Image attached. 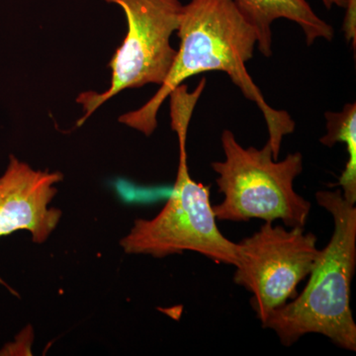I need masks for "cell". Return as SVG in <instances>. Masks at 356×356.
I'll return each mask as SVG.
<instances>
[{"label":"cell","mask_w":356,"mask_h":356,"mask_svg":"<svg viewBox=\"0 0 356 356\" xmlns=\"http://www.w3.org/2000/svg\"><path fill=\"white\" fill-rule=\"evenodd\" d=\"M177 34L175 62L159 89L144 105L119 117V123L151 137L158 128V114L170 93L189 77L222 72L261 110L268 131L274 159H280L283 139L294 132L295 122L286 111L271 107L248 72L257 37L254 27L234 0H191L184 4Z\"/></svg>","instance_id":"1"},{"label":"cell","mask_w":356,"mask_h":356,"mask_svg":"<svg viewBox=\"0 0 356 356\" xmlns=\"http://www.w3.org/2000/svg\"><path fill=\"white\" fill-rule=\"evenodd\" d=\"M316 200L334 220V233L322 250L305 289L262 323L281 344L292 346L307 334H322L339 348L356 351V324L350 308L356 266L355 204L341 189L321 191Z\"/></svg>","instance_id":"2"},{"label":"cell","mask_w":356,"mask_h":356,"mask_svg":"<svg viewBox=\"0 0 356 356\" xmlns=\"http://www.w3.org/2000/svg\"><path fill=\"white\" fill-rule=\"evenodd\" d=\"M221 143L225 158L211 163L224 196L213 206L218 221L280 220L288 228H304L312 205L294 189L295 179L304 170L302 154H288L280 161L274 159L268 142L261 149L245 147L229 130L222 131Z\"/></svg>","instance_id":"3"},{"label":"cell","mask_w":356,"mask_h":356,"mask_svg":"<svg viewBox=\"0 0 356 356\" xmlns=\"http://www.w3.org/2000/svg\"><path fill=\"white\" fill-rule=\"evenodd\" d=\"M177 179L165 207L152 219H137L120 245L128 254L163 259L184 252L202 254L217 264L238 266V243L218 228L210 187L192 179L187 161V135L177 136Z\"/></svg>","instance_id":"4"},{"label":"cell","mask_w":356,"mask_h":356,"mask_svg":"<svg viewBox=\"0 0 356 356\" xmlns=\"http://www.w3.org/2000/svg\"><path fill=\"white\" fill-rule=\"evenodd\" d=\"M124 11L127 33L109 62L110 86L103 92L83 91L76 102L83 114L76 122L81 127L96 110L126 89L147 84L161 86L172 69L177 50L172 37L179 27L181 0H103Z\"/></svg>","instance_id":"5"},{"label":"cell","mask_w":356,"mask_h":356,"mask_svg":"<svg viewBox=\"0 0 356 356\" xmlns=\"http://www.w3.org/2000/svg\"><path fill=\"white\" fill-rule=\"evenodd\" d=\"M236 243L240 261L234 282L252 294L250 305L261 324L297 296V287L309 277L322 252L313 233L271 222Z\"/></svg>","instance_id":"6"},{"label":"cell","mask_w":356,"mask_h":356,"mask_svg":"<svg viewBox=\"0 0 356 356\" xmlns=\"http://www.w3.org/2000/svg\"><path fill=\"white\" fill-rule=\"evenodd\" d=\"M63 180L62 172L35 170L10 154L0 175V238L27 231L33 243H46L62 219L50 205Z\"/></svg>","instance_id":"7"},{"label":"cell","mask_w":356,"mask_h":356,"mask_svg":"<svg viewBox=\"0 0 356 356\" xmlns=\"http://www.w3.org/2000/svg\"><path fill=\"white\" fill-rule=\"evenodd\" d=\"M238 10L254 27L257 50L266 58L273 56V25L286 19L301 28L308 46L318 40L331 42L334 28L312 8L308 0H234Z\"/></svg>","instance_id":"8"},{"label":"cell","mask_w":356,"mask_h":356,"mask_svg":"<svg viewBox=\"0 0 356 356\" xmlns=\"http://www.w3.org/2000/svg\"><path fill=\"white\" fill-rule=\"evenodd\" d=\"M327 132L320 139L325 147H332L337 143L346 144L348 163L339 179L341 194L348 202L356 203V104L344 105L341 111L325 112Z\"/></svg>","instance_id":"9"},{"label":"cell","mask_w":356,"mask_h":356,"mask_svg":"<svg viewBox=\"0 0 356 356\" xmlns=\"http://www.w3.org/2000/svg\"><path fill=\"white\" fill-rule=\"evenodd\" d=\"M321 1L327 9H332L334 6L346 8V3H348V0H321Z\"/></svg>","instance_id":"10"}]
</instances>
